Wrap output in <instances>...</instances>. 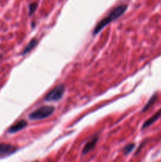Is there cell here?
I'll use <instances>...</instances> for the list:
<instances>
[{
  "label": "cell",
  "mask_w": 161,
  "mask_h": 162,
  "mask_svg": "<svg viewBox=\"0 0 161 162\" xmlns=\"http://www.w3.org/2000/svg\"><path fill=\"white\" fill-rule=\"evenodd\" d=\"M156 99H157V95L156 94H155V95H153V96H152L151 98H150V100H148V102L146 104V105L145 106V108L142 109V112H145V111H146V110H148L150 107H151L153 104H154L155 102H156Z\"/></svg>",
  "instance_id": "9"
},
{
  "label": "cell",
  "mask_w": 161,
  "mask_h": 162,
  "mask_svg": "<svg viewBox=\"0 0 161 162\" xmlns=\"http://www.w3.org/2000/svg\"><path fill=\"white\" fill-rule=\"evenodd\" d=\"M28 125V123L26 120L25 119H21L17 123H16L15 124H13V126H11L10 128L8 129V132L9 133H15L21 130L24 129L26 127V126Z\"/></svg>",
  "instance_id": "5"
},
{
  "label": "cell",
  "mask_w": 161,
  "mask_h": 162,
  "mask_svg": "<svg viewBox=\"0 0 161 162\" xmlns=\"http://www.w3.org/2000/svg\"><path fill=\"white\" fill-rule=\"evenodd\" d=\"M65 86L63 84H59L55 86L51 90H50L44 97V100L47 102L58 101L61 99L65 93Z\"/></svg>",
  "instance_id": "3"
},
{
  "label": "cell",
  "mask_w": 161,
  "mask_h": 162,
  "mask_svg": "<svg viewBox=\"0 0 161 162\" xmlns=\"http://www.w3.org/2000/svg\"><path fill=\"white\" fill-rule=\"evenodd\" d=\"M134 146L135 145L134 143H132V144H128V145L126 146H125L124 149H123L124 153H125V154H128V153H130L133 149H134Z\"/></svg>",
  "instance_id": "10"
},
{
  "label": "cell",
  "mask_w": 161,
  "mask_h": 162,
  "mask_svg": "<svg viewBox=\"0 0 161 162\" xmlns=\"http://www.w3.org/2000/svg\"><path fill=\"white\" fill-rule=\"evenodd\" d=\"M36 8H37V3H33L29 6V14L32 15L36 11Z\"/></svg>",
  "instance_id": "11"
},
{
  "label": "cell",
  "mask_w": 161,
  "mask_h": 162,
  "mask_svg": "<svg viewBox=\"0 0 161 162\" xmlns=\"http://www.w3.org/2000/svg\"><path fill=\"white\" fill-rule=\"evenodd\" d=\"M127 9V5L126 4H122V5H119L118 7H116L114 8L113 10L108 14V16L104 17L102 20L100 21H99L97 25H96V27L93 29V34L96 35L97 33H99L101 30L105 28L107 25H108L109 24L114 21L116 19H118V17L122 16L123 13H125L126 10Z\"/></svg>",
  "instance_id": "1"
},
{
  "label": "cell",
  "mask_w": 161,
  "mask_h": 162,
  "mask_svg": "<svg viewBox=\"0 0 161 162\" xmlns=\"http://www.w3.org/2000/svg\"><path fill=\"white\" fill-rule=\"evenodd\" d=\"M55 111V108L53 106L44 105L41 106L36 110L33 111L29 115V119L31 120H40L44 119L52 115Z\"/></svg>",
  "instance_id": "2"
},
{
  "label": "cell",
  "mask_w": 161,
  "mask_h": 162,
  "mask_svg": "<svg viewBox=\"0 0 161 162\" xmlns=\"http://www.w3.org/2000/svg\"><path fill=\"white\" fill-rule=\"evenodd\" d=\"M160 116H161V109H160L159 111H157L155 113L153 116H151L149 119H147V120L144 123V124L142 126V129H145V128L148 127L149 126H151L152 124L153 123L156 122V121Z\"/></svg>",
  "instance_id": "7"
},
{
  "label": "cell",
  "mask_w": 161,
  "mask_h": 162,
  "mask_svg": "<svg viewBox=\"0 0 161 162\" xmlns=\"http://www.w3.org/2000/svg\"><path fill=\"white\" fill-rule=\"evenodd\" d=\"M17 150L16 146L7 144V143H0V156H7L14 153Z\"/></svg>",
  "instance_id": "4"
},
{
  "label": "cell",
  "mask_w": 161,
  "mask_h": 162,
  "mask_svg": "<svg viewBox=\"0 0 161 162\" xmlns=\"http://www.w3.org/2000/svg\"><path fill=\"white\" fill-rule=\"evenodd\" d=\"M98 142V136L96 135L92 138L91 140H89V142H87L86 143V145L84 146L82 149V153L83 154H86L89 152H90L94 147H95L96 144Z\"/></svg>",
  "instance_id": "6"
},
{
  "label": "cell",
  "mask_w": 161,
  "mask_h": 162,
  "mask_svg": "<svg viewBox=\"0 0 161 162\" xmlns=\"http://www.w3.org/2000/svg\"><path fill=\"white\" fill-rule=\"evenodd\" d=\"M37 43H38V40L36 38H33L32 40H30L29 44H27L25 48L23 49V52H22V55H26L27 53H29V52H31L32 50L35 48V47L37 45Z\"/></svg>",
  "instance_id": "8"
},
{
  "label": "cell",
  "mask_w": 161,
  "mask_h": 162,
  "mask_svg": "<svg viewBox=\"0 0 161 162\" xmlns=\"http://www.w3.org/2000/svg\"><path fill=\"white\" fill-rule=\"evenodd\" d=\"M34 162H38V161H34Z\"/></svg>",
  "instance_id": "12"
}]
</instances>
